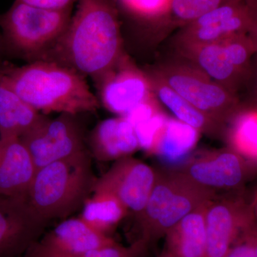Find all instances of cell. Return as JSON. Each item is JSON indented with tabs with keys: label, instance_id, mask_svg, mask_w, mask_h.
Wrapping results in <instances>:
<instances>
[{
	"label": "cell",
	"instance_id": "30bf717a",
	"mask_svg": "<svg viewBox=\"0 0 257 257\" xmlns=\"http://www.w3.org/2000/svg\"><path fill=\"white\" fill-rule=\"evenodd\" d=\"M205 222V257H224L256 223L250 197L243 191L214 197L206 208Z\"/></svg>",
	"mask_w": 257,
	"mask_h": 257
},
{
	"label": "cell",
	"instance_id": "83f0119b",
	"mask_svg": "<svg viewBox=\"0 0 257 257\" xmlns=\"http://www.w3.org/2000/svg\"><path fill=\"white\" fill-rule=\"evenodd\" d=\"M257 222L235 242L224 257H256L254 248V229Z\"/></svg>",
	"mask_w": 257,
	"mask_h": 257
},
{
	"label": "cell",
	"instance_id": "4316f807",
	"mask_svg": "<svg viewBox=\"0 0 257 257\" xmlns=\"http://www.w3.org/2000/svg\"><path fill=\"white\" fill-rule=\"evenodd\" d=\"M148 253V248L140 241H133L128 246L116 242L79 255L55 252L44 248L37 241L30 246L23 257H145Z\"/></svg>",
	"mask_w": 257,
	"mask_h": 257
},
{
	"label": "cell",
	"instance_id": "e0dca14e",
	"mask_svg": "<svg viewBox=\"0 0 257 257\" xmlns=\"http://www.w3.org/2000/svg\"><path fill=\"white\" fill-rule=\"evenodd\" d=\"M37 242L55 252L79 255L114 244L116 241L111 236L93 229L79 217L64 219L54 229L44 233Z\"/></svg>",
	"mask_w": 257,
	"mask_h": 257
},
{
	"label": "cell",
	"instance_id": "3957f363",
	"mask_svg": "<svg viewBox=\"0 0 257 257\" xmlns=\"http://www.w3.org/2000/svg\"><path fill=\"white\" fill-rule=\"evenodd\" d=\"M97 177L89 150L36 171L27 194L29 205L50 224L68 219L93 194Z\"/></svg>",
	"mask_w": 257,
	"mask_h": 257
},
{
	"label": "cell",
	"instance_id": "ac0fdd59",
	"mask_svg": "<svg viewBox=\"0 0 257 257\" xmlns=\"http://www.w3.org/2000/svg\"><path fill=\"white\" fill-rule=\"evenodd\" d=\"M45 116L17 94L7 79L0 62V138H21Z\"/></svg>",
	"mask_w": 257,
	"mask_h": 257
},
{
	"label": "cell",
	"instance_id": "d590c367",
	"mask_svg": "<svg viewBox=\"0 0 257 257\" xmlns=\"http://www.w3.org/2000/svg\"><path fill=\"white\" fill-rule=\"evenodd\" d=\"M21 257H23V256H21Z\"/></svg>",
	"mask_w": 257,
	"mask_h": 257
},
{
	"label": "cell",
	"instance_id": "d4e9b609",
	"mask_svg": "<svg viewBox=\"0 0 257 257\" xmlns=\"http://www.w3.org/2000/svg\"><path fill=\"white\" fill-rule=\"evenodd\" d=\"M119 16L136 30L165 24L172 0H116Z\"/></svg>",
	"mask_w": 257,
	"mask_h": 257
},
{
	"label": "cell",
	"instance_id": "f546056e",
	"mask_svg": "<svg viewBox=\"0 0 257 257\" xmlns=\"http://www.w3.org/2000/svg\"><path fill=\"white\" fill-rule=\"evenodd\" d=\"M247 3L250 15H251V24L247 36L252 42L256 50L257 55V0H246Z\"/></svg>",
	"mask_w": 257,
	"mask_h": 257
},
{
	"label": "cell",
	"instance_id": "52a82bcc",
	"mask_svg": "<svg viewBox=\"0 0 257 257\" xmlns=\"http://www.w3.org/2000/svg\"><path fill=\"white\" fill-rule=\"evenodd\" d=\"M152 73L225 128L241 106L238 94L217 84L187 61L163 64Z\"/></svg>",
	"mask_w": 257,
	"mask_h": 257
},
{
	"label": "cell",
	"instance_id": "ffe728a7",
	"mask_svg": "<svg viewBox=\"0 0 257 257\" xmlns=\"http://www.w3.org/2000/svg\"><path fill=\"white\" fill-rule=\"evenodd\" d=\"M156 98L175 118L211 137H224L225 128L193 106L152 72H146Z\"/></svg>",
	"mask_w": 257,
	"mask_h": 257
},
{
	"label": "cell",
	"instance_id": "d6986e66",
	"mask_svg": "<svg viewBox=\"0 0 257 257\" xmlns=\"http://www.w3.org/2000/svg\"><path fill=\"white\" fill-rule=\"evenodd\" d=\"M208 203L184 216L167 233L163 248L170 257H205Z\"/></svg>",
	"mask_w": 257,
	"mask_h": 257
},
{
	"label": "cell",
	"instance_id": "603a6c76",
	"mask_svg": "<svg viewBox=\"0 0 257 257\" xmlns=\"http://www.w3.org/2000/svg\"><path fill=\"white\" fill-rule=\"evenodd\" d=\"M128 213L117 198L106 193H93L84 202L79 218L98 232L111 236Z\"/></svg>",
	"mask_w": 257,
	"mask_h": 257
},
{
	"label": "cell",
	"instance_id": "7c38bea8",
	"mask_svg": "<svg viewBox=\"0 0 257 257\" xmlns=\"http://www.w3.org/2000/svg\"><path fill=\"white\" fill-rule=\"evenodd\" d=\"M94 84L100 105L119 116L154 95L148 75L126 54Z\"/></svg>",
	"mask_w": 257,
	"mask_h": 257
},
{
	"label": "cell",
	"instance_id": "cb8c5ba5",
	"mask_svg": "<svg viewBox=\"0 0 257 257\" xmlns=\"http://www.w3.org/2000/svg\"><path fill=\"white\" fill-rule=\"evenodd\" d=\"M124 117L128 120L136 133L140 149L153 155L160 134L169 116L160 109L156 96L133 108Z\"/></svg>",
	"mask_w": 257,
	"mask_h": 257
},
{
	"label": "cell",
	"instance_id": "484cf974",
	"mask_svg": "<svg viewBox=\"0 0 257 257\" xmlns=\"http://www.w3.org/2000/svg\"><path fill=\"white\" fill-rule=\"evenodd\" d=\"M241 0H172L166 26L181 28L224 5Z\"/></svg>",
	"mask_w": 257,
	"mask_h": 257
},
{
	"label": "cell",
	"instance_id": "7402d4cb",
	"mask_svg": "<svg viewBox=\"0 0 257 257\" xmlns=\"http://www.w3.org/2000/svg\"><path fill=\"white\" fill-rule=\"evenodd\" d=\"M200 133L195 128L173 117H168L153 155L169 165L183 164L199 141Z\"/></svg>",
	"mask_w": 257,
	"mask_h": 257
},
{
	"label": "cell",
	"instance_id": "277c9868",
	"mask_svg": "<svg viewBox=\"0 0 257 257\" xmlns=\"http://www.w3.org/2000/svg\"><path fill=\"white\" fill-rule=\"evenodd\" d=\"M216 197L175 169L157 170L146 206L135 217L138 234L132 242L142 241L150 250L184 216Z\"/></svg>",
	"mask_w": 257,
	"mask_h": 257
},
{
	"label": "cell",
	"instance_id": "6da1fadb",
	"mask_svg": "<svg viewBox=\"0 0 257 257\" xmlns=\"http://www.w3.org/2000/svg\"><path fill=\"white\" fill-rule=\"evenodd\" d=\"M116 0H78L67 30L41 60L75 70L93 82L125 55Z\"/></svg>",
	"mask_w": 257,
	"mask_h": 257
},
{
	"label": "cell",
	"instance_id": "4fadbf2b",
	"mask_svg": "<svg viewBox=\"0 0 257 257\" xmlns=\"http://www.w3.org/2000/svg\"><path fill=\"white\" fill-rule=\"evenodd\" d=\"M48 224L26 199L0 196V257L23 256Z\"/></svg>",
	"mask_w": 257,
	"mask_h": 257
},
{
	"label": "cell",
	"instance_id": "8fae6325",
	"mask_svg": "<svg viewBox=\"0 0 257 257\" xmlns=\"http://www.w3.org/2000/svg\"><path fill=\"white\" fill-rule=\"evenodd\" d=\"M157 176V170L143 161L124 157L115 161L104 175L96 178L93 193L114 196L136 217L146 206Z\"/></svg>",
	"mask_w": 257,
	"mask_h": 257
},
{
	"label": "cell",
	"instance_id": "f1b7e54d",
	"mask_svg": "<svg viewBox=\"0 0 257 257\" xmlns=\"http://www.w3.org/2000/svg\"><path fill=\"white\" fill-rule=\"evenodd\" d=\"M24 4L53 11L73 10L78 0H16Z\"/></svg>",
	"mask_w": 257,
	"mask_h": 257
},
{
	"label": "cell",
	"instance_id": "9c48e42d",
	"mask_svg": "<svg viewBox=\"0 0 257 257\" xmlns=\"http://www.w3.org/2000/svg\"><path fill=\"white\" fill-rule=\"evenodd\" d=\"M175 170L193 183L215 194L243 192L245 184L257 175L246 161L229 147L196 152Z\"/></svg>",
	"mask_w": 257,
	"mask_h": 257
},
{
	"label": "cell",
	"instance_id": "7a4b0ae2",
	"mask_svg": "<svg viewBox=\"0 0 257 257\" xmlns=\"http://www.w3.org/2000/svg\"><path fill=\"white\" fill-rule=\"evenodd\" d=\"M11 87L25 102L42 114L95 112L100 108L87 78L74 69L50 61L22 66L0 60Z\"/></svg>",
	"mask_w": 257,
	"mask_h": 257
},
{
	"label": "cell",
	"instance_id": "4dcf8cb0",
	"mask_svg": "<svg viewBox=\"0 0 257 257\" xmlns=\"http://www.w3.org/2000/svg\"><path fill=\"white\" fill-rule=\"evenodd\" d=\"M255 57H256V62L254 64L253 63L252 73H251L248 86L251 87V94H252L251 100L249 101L257 103V55H255Z\"/></svg>",
	"mask_w": 257,
	"mask_h": 257
},
{
	"label": "cell",
	"instance_id": "d6a6232c",
	"mask_svg": "<svg viewBox=\"0 0 257 257\" xmlns=\"http://www.w3.org/2000/svg\"><path fill=\"white\" fill-rule=\"evenodd\" d=\"M0 59H4V49H3V39L0 33Z\"/></svg>",
	"mask_w": 257,
	"mask_h": 257
},
{
	"label": "cell",
	"instance_id": "e575fe53",
	"mask_svg": "<svg viewBox=\"0 0 257 257\" xmlns=\"http://www.w3.org/2000/svg\"><path fill=\"white\" fill-rule=\"evenodd\" d=\"M157 257H170V256L169 255V253H167V251H166L163 248L162 251H161V253L158 255V256Z\"/></svg>",
	"mask_w": 257,
	"mask_h": 257
},
{
	"label": "cell",
	"instance_id": "1f68e13d",
	"mask_svg": "<svg viewBox=\"0 0 257 257\" xmlns=\"http://www.w3.org/2000/svg\"><path fill=\"white\" fill-rule=\"evenodd\" d=\"M250 199H251V207H252L255 219H256L257 222V186L253 190L252 194L250 196Z\"/></svg>",
	"mask_w": 257,
	"mask_h": 257
},
{
	"label": "cell",
	"instance_id": "2e32d148",
	"mask_svg": "<svg viewBox=\"0 0 257 257\" xmlns=\"http://www.w3.org/2000/svg\"><path fill=\"white\" fill-rule=\"evenodd\" d=\"M37 169L19 138H0V196L26 199Z\"/></svg>",
	"mask_w": 257,
	"mask_h": 257
},
{
	"label": "cell",
	"instance_id": "9a60e30c",
	"mask_svg": "<svg viewBox=\"0 0 257 257\" xmlns=\"http://www.w3.org/2000/svg\"><path fill=\"white\" fill-rule=\"evenodd\" d=\"M92 158L99 162L116 161L132 156L140 149L133 125L124 116L101 120L87 135Z\"/></svg>",
	"mask_w": 257,
	"mask_h": 257
},
{
	"label": "cell",
	"instance_id": "8992f818",
	"mask_svg": "<svg viewBox=\"0 0 257 257\" xmlns=\"http://www.w3.org/2000/svg\"><path fill=\"white\" fill-rule=\"evenodd\" d=\"M178 49L185 61L231 92L248 86L256 50L247 35Z\"/></svg>",
	"mask_w": 257,
	"mask_h": 257
},
{
	"label": "cell",
	"instance_id": "5b68a950",
	"mask_svg": "<svg viewBox=\"0 0 257 257\" xmlns=\"http://www.w3.org/2000/svg\"><path fill=\"white\" fill-rule=\"evenodd\" d=\"M72 10H44L15 0L0 14L5 60L20 59L29 63L41 60L67 30Z\"/></svg>",
	"mask_w": 257,
	"mask_h": 257
},
{
	"label": "cell",
	"instance_id": "836d02e7",
	"mask_svg": "<svg viewBox=\"0 0 257 257\" xmlns=\"http://www.w3.org/2000/svg\"><path fill=\"white\" fill-rule=\"evenodd\" d=\"M254 248H255V255L257 257V225L254 229Z\"/></svg>",
	"mask_w": 257,
	"mask_h": 257
},
{
	"label": "cell",
	"instance_id": "44dd1931",
	"mask_svg": "<svg viewBox=\"0 0 257 257\" xmlns=\"http://www.w3.org/2000/svg\"><path fill=\"white\" fill-rule=\"evenodd\" d=\"M224 137L228 147L257 174V103L241 102L226 124Z\"/></svg>",
	"mask_w": 257,
	"mask_h": 257
},
{
	"label": "cell",
	"instance_id": "ba28073f",
	"mask_svg": "<svg viewBox=\"0 0 257 257\" xmlns=\"http://www.w3.org/2000/svg\"><path fill=\"white\" fill-rule=\"evenodd\" d=\"M87 135L79 115H46L22 137L37 170L53 162L87 151Z\"/></svg>",
	"mask_w": 257,
	"mask_h": 257
},
{
	"label": "cell",
	"instance_id": "5bb4252c",
	"mask_svg": "<svg viewBox=\"0 0 257 257\" xmlns=\"http://www.w3.org/2000/svg\"><path fill=\"white\" fill-rule=\"evenodd\" d=\"M251 19L246 0L230 3L181 28L177 47H186L220 41L237 35H247Z\"/></svg>",
	"mask_w": 257,
	"mask_h": 257
}]
</instances>
